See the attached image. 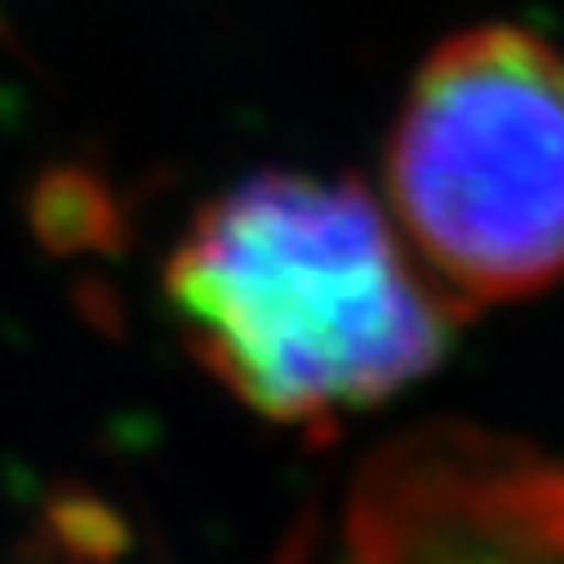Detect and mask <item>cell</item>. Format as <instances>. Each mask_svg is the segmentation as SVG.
<instances>
[{
  "mask_svg": "<svg viewBox=\"0 0 564 564\" xmlns=\"http://www.w3.org/2000/svg\"><path fill=\"white\" fill-rule=\"evenodd\" d=\"M347 564H564V458L476 427L413 432L365 467Z\"/></svg>",
  "mask_w": 564,
  "mask_h": 564,
  "instance_id": "obj_3",
  "label": "cell"
},
{
  "mask_svg": "<svg viewBox=\"0 0 564 564\" xmlns=\"http://www.w3.org/2000/svg\"><path fill=\"white\" fill-rule=\"evenodd\" d=\"M187 351L245 409L334 432L432 373L449 299L351 183L258 174L209 200L165 262Z\"/></svg>",
  "mask_w": 564,
  "mask_h": 564,
  "instance_id": "obj_1",
  "label": "cell"
},
{
  "mask_svg": "<svg viewBox=\"0 0 564 564\" xmlns=\"http://www.w3.org/2000/svg\"><path fill=\"white\" fill-rule=\"evenodd\" d=\"M267 564H312V533L303 529V533H294L285 546H280Z\"/></svg>",
  "mask_w": 564,
  "mask_h": 564,
  "instance_id": "obj_4",
  "label": "cell"
},
{
  "mask_svg": "<svg viewBox=\"0 0 564 564\" xmlns=\"http://www.w3.org/2000/svg\"><path fill=\"white\" fill-rule=\"evenodd\" d=\"M391 223L454 303H511L564 275V58L471 28L417 67L387 148Z\"/></svg>",
  "mask_w": 564,
  "mask_h": 564,
  "instance_id": "obj_2",
  "label": "cell"
}]
</instances>
